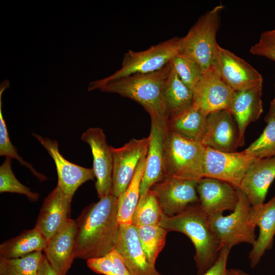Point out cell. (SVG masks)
<instances>
[{
  "instance_id": "d590c367",
  "label": "cell",
  "mask_w": 275,
  "mask_h": 275,
  "mask_svg": "<svg viewBox=\"0 0 275 275\" xmlns=\"http://www.w3.org/2000/svg\"><path fill=\"white\" fill-rule=\"evenodd\" d=\"M250 52L275 61V29L263 32L258 41L251 47Z\"/></svg>"
},
{
  "instance_id": "f546056e",
  "label": "cell",
  "mask_w": 275,
  "mask_h": 275,
  "mask_svg": "<svg viewBox=\"0 0 275 275\" xmlns=\"http://www.w3.org/2000/svg\"><path fill=\"white\" fill-rule=\"evenodd\" d=\"M42 252L16 258L0 257V275H37L44 256Z\"/></svg>"
},
{
  "instance_id": "3957f363",
  "label": "cell",
  "mask_w": 275,
  "mask_h": 275,
  "mask_svg": "<svg viewBox=\"0 0 275 275\" xmlns=\"http://www.w3.org/2000/svg\"><path fill=\"white\" fill-rule=\"evenodd\" d=\"M171 69L169 63L162 69L153 72L134 74L108 81L99 89L135 101L144 107L151 118L168 120L163 89Z\"/></svg>"
},
{
  "instance_id": "44dd1931",
  "label": "cell",
  "mask_w": 275,
  "mask_h": 275,
  "mask_svg": "<svg viewBox=\"0 0 275 275\" xmlns=\"http://www.w3.org/2000/svg\"><path fill=\"white\" fill-rule=\"evenodd\" d=\"M275 179V156L257 158L246 172L238 188L252 206L264 203L268 189Z\"/></svg>"
},
{
  "instance_id": "8992f818",
  "label": "cell",
  "mask_w": 275,
  "mask_h": 275,
  "mask_svg": "<svg viewBox=\"0 0 275 275\" xmlns=\"http://www.w3.org/2000/svg\"><path fill=\"white\" fill-rule=\"evenodd\" d=\"M181 38L174 37L153 45L146 50L129 49L123 57L122 66L112 75L91 82L88 91L99 89L106 82L136 73H148L159 70L179 53Z\"/></svg>"
},
{
  "instance_id": "4316f807",
  "label": "cell",
  "mask_w": 275,
  "mask_h": 275,
  "mask_svg": "<svg viewBox=\"0 0 275 275\" xmlns=\"http://www.w3.org/2000/svg\"><path fill=\"white\" fill-rule=\"evenodd\" d=\"M163 97L168 117L193 105V91L182 81L172 67L164 86Z\"/></svg>"
},
{
  "instance_id": "d4e9b609",
  "label": "cell",
  "mask_w": 275,
  "mask_h": 275,
  "mask_svg": "<svg viewBox=\"0 0 275 275\" xmlns=\"http://www.w3.org/2000/svg\"><path fill=\"white\" fill-rule=\"evenodd\" d=\"M47 240L36 227L25 230L0 245V257H22L35 252L44 251Z\"/></svg>"
},
{
  "instance_id": "484cf974",
  "label": "cell",
  "mask_w": 275,
  "mask_h": 275,
  "mask_svg": "<svg viewBox=\"0 0 275 275\" xmlns=\"http://www.w3.org/2000/svg\"><path fill=\"white\" fill-rule=\"evenodd\" d=\"M146 156H143L140 160L126 189L117 198V219L120 225L132 224V216L140 198L141 184L145 170Z\"/></svg>"
},
{
  "instance_id": "74e56055",
  "label": "cell",
  "mask_w": 275,
  "mask_h": 275,
  "mask_svg": "<svg viewBox=\"0 0 275 275\" xmlns=\"http://www.w3.org/2000/svg\"><path fill=\"white\" fill-rule=\"evenodd\" d=\"M37 275H57L44 255L39 265Z\"/></svg>"
},
{
  "instance_id": "4dcf8cb0",
  "label": "cell",
  "mask_w": 275,
  "mask_h": 275,
  "mask_svg": "<svg viewBox=\"0 0 275 275\" xmlns=\"http://www.w3.org/2000/svg\"><path fill=\"white\" fill-rule=\"evenodd\" d=\"M10 87L9 81L5 79L0 86V155L14 158L23 166L28 168L40 181L47 179L42 173L37 172L32 165L25 161L18 153L17 149L12 144L9 135L6 121L2 112V95L4 91Z\"/></svg>"
},
{
  "instance_id": "b9f144b4",
  "label": "cell",
  "mask_w": 275,
  "mask_h": 275,
  "mask_svg": "<svg viewBox=\"0 0 275 275\" xmlns=\"http://www.w3.org/2000/svg\"><path fill=\"white\" fill-rule=\"evenodd\" d=\"M228 275V274H227Z\"/></svg>"
},
{
  "instance_id": "d6986e66",
  "label": "cell",
  "mask_w": 275,
  "mask_h": 275,
  "mask_svg": "<svg viewBox=\"0 0 275 275\" xmlns=\"http://www.w3.org/2000/svg\"><path fill=\"white\" fill-rule=\"evenodd\" d=\"M75 221L69 218L49 240L44 255L57 275H67L75 258Z\"/></svg>"
},
{
  "instance_id": "7c38bea8",
  "label": "cell",
  "mask_w": 275,
  "mask_h": 275,
  "mask_svg": "<svg viewBox=\"0 0 275 275\" xmlns=\"http://www.w3.org/2000/svg\"><path fill=\"white\" fill-rule=\"evenodd\" d=\"M167 119L151 118V129L146 162L142 177L140 198L165 177V143L168 132Z\"/></svg>"
},
{
  "instance_id": "6da1fadb",
  "label": "cell",
  "mask_w": 275,
  "mask_h": 275,
  "mask_svg": "<svg viewBox=\"0 0 275 275\" xmlns=\"http://www.w3.org/2000/svg\"><path fill=\"white\" fill-rule=\"evenodd\" d=\"M75 221V258L105 256L115 249L120 224L117 198L112 194L85 208Z\"/></svg>"
},
{
  "instance_id": "e575fe53",
  "label": "cell",
  "mask_w": 275,
  "mask_h": 275,
  "mask_svg": "<svg viewBox=\"0 0 275 275\" xmlns=\"http://www.w3.org/2000/svg\"><path fill=\"white\" fill-rule=\"evenodd\" d=\"M11 159L6 157L0 166V193H17L25 195L31 201H37L39 194L32 191L15 177L11 168Z\"/></svg>"
},
{
  "instance_id": "60d3db41",
  "label": "cell",
  "mask_w": 275,
  "mask_h": 275,
  "mask_svg": "<svg viewBox=\"0 0 275 275\" xmlns=\"http://www.w3.org/2000/svg\"><path fill=\"white\" fill-rule=\"evenodd\" d=\"M271 103H275V81H274V97L272 100Z\"/></svg>"
},
{
  "instance_id": "5b68a950",
  "label": "cell",
  "mask_w": 275,
  "mask_h": 275,
  "mask_svg": "<svg viewBox=\"0 0 275 275\" xmlns=\"http://www.w3.org/2000/svg\"><path fill=\"white\" fill-rule=\"evenodd\" d=\"M205 148L201 142L168 130L164 150L166 177L197 181L204 177Z\"/></svg>"
},
{
  "instance_id": "2e32d148",
  "label": "cell",
  "mask_w": 275,
  "mask_h": 275,
  "mask_svg": "<svg viewBox=\"0 0 275 275\" xmlns=\"http://www.w3.org/2000/svg\"><path fill=\"white\" fill-rule=\"evenodd\" d=\"M53 159L58 175V186L70 199L77 189L86 181L94 180L93 169L87 168L74 164L66 159L60 153L58 142L48 138L33 133Z\"/></svg>"
},
{
  "instance_id": "ac0fdd59",
  "label": "cell",
  "mask_w": 275,
  "mask_h": 275,
  "mask_svg": "<svg viewBox=\"0 0 275 275\" xmlns=\"http://www.w3.org/2000/svg\"><path fill=\"white\" fill-rule=\"evenodd\" d=\"M115 249L122 256L130 275H162L146 258L133 224L120 225Z\"/></svg>"
},
{
  "instance_id": "f35d334b",
  "label": "cell",
  "mask_w": 275,
  "mask_h": 275,
  "mask_svg": "<svg viewBox=\"0 0 275 275\" xmlns=\"http://www.w3.org/2000/svg\"><path fill=\"white\" fill-rule=\"evenodd\" d=\"M228 275H252L240 269H230L227 270Z\"/></svg>"
},
{
  "instance_id": "52a82bcc",
  "label": "cell",
  "mask_w": 275,
  "mask_h": 275,
  "mask_svg": "<svg viewBox=\"0 0 275 275\" xmlns=\"http://www.w3.org/2000/svg\"><path fill=\"white\" fill-rule=\"evenodd\" d=\"M237 189L238 202L230 214L223 215L218 213L208 216L209 226L218 239L221 249L223 246L232 248L241 243L253 245L256 240V226L250 219L252 205L245 194Z\"/></svg>"
},
{
  "instance_id": "d6a6232c",
  "label": "cell",
  "mask_w": 275,
  "mask_h": 275,
  "mask_svg": "<svg viewBox=\"0 0 275 275\" xmlns=\"http://www.w3.org/2000/svg\"><path fill=\"white\" fill-rule=\"evenodd\" d=\"M87 264L94 272L104 275H130L123 258L115 249L104 256L88 259Z\"/></svg>"
},
{
  "instance_id": "cb8c5ba5",
  "label": "cell",
  "mask_w": 275,
  "mask_h": 275,
  "mask_svg": "<svg viewBox=\"0 0 275 275\" xmlns=\"http://www.w3.org/2000/svg\"><path fill=\"white\" fill-rule=\"evenodd\" d=\"M207 116L192 105L168 117V130L195 141L201 142L205 134Z\"/></svg>"
},
{
  "instance_id": "9a60e30c",
  "label": "cell",
  "mask_w": 275,
  "mask_h": 275,
  "mask_svg": "<svg viewBox=\"0 0 275 275\" xmlns=\"http://www.w3.org/2000/svg\"><path fill=\"white\" fill-rule=\"evenodd\" d=\"M201 143L205 147L222 152H236L241 147L237 122L228 109L207 116L206 131Z\"/></svg>"
},
{
  "instance_id": "f1b7e54d",
  "label": "cell",
  "mask_w": 275,
  "mask_h": 275,
  "mask_svg": "<svg viewBox=\"0 0 275 275\" xmlns=\"http://www.w3.org/2000/svg\"><path fill=\"white\" fill-rule=\"evenodd\" d=\"M135 227L144 253L150 263L155 266L156 259L165 245L168 231L160 226Z\"/></svg>"
},
{
  "instance_id": "8d00e7d4",
  "label": "cell",
  "mask_w": 275,
  "mask_h": 275,
  "mask_svg": "<svg viewBox=\"0 0 275 275\" xmlns=\"http://www.w3.org/2000/svg\"><path fill=\"white\" fill-rule=\"evenodd\" d=\"M231 249L228 246L221 248L216 261L201 275H227V263Z\"/></svg>"
},
{
  "instance_id": "836d02e7",
  "label": "cell",
  "mask_w": 275,
  "mask_h": 275,
  "mask_svg": "<svg viewBox=\"0 0 275 275\" xmlns=\"http://www.w3.org/2000/svg\"><path fill=\"white\" fill-rule=\"evenodd\" d=\"M170 63L182 81L193 91L203 72L200 66L181 53L176 55Z\"/></svg>"
},
{
  "instance_id": "1f68e13d",
  "label": "cell",
  "mask_w": 275,
  "mask_h": 275,
  "mask_svg": "<svg viewBox=\"0 0 275 275\" xmlns=\"http://www.w3.org/2000/svg\"><path fill=\"white\" fill-rule=\"evenodd\" d=\"M265 121L266 126L261 134L244 150L257 158L275 156V120L267 114Z\"/></svg>"
},
{
  "instance_id": "ab89813d",
  "label": "cell",
  "mask_w": 275,
  "mask_h": 275,
  "mask_svg": "<svg viewBox=\"0 0 275 275\" xmlns=\"http://www.w3.org/2000/svg\"><path fill=\"white\" fill-rule=\"evenodd\" d=\"M268 114L271 115L275 120V103L270 102Z\"/></svg>"
},
{
  "instance_id": "9c48e42d",
  "label": "cell",
  "mask_w": 275,
  "mask_h": 275,
  "mask_svg": "<svg viewBox=\"0 0 275 275\" xmlns=\"http://www.w3.org/2000/svg\"><path fill=\"white\" fill-rule=\"evenodd\" d=\"M149 138L132 139L120 148L112 147V194L118 198L129 185L139 163L147 154Z\"/></svg>"
},
{
  "instance_id": "7402d4cb",
  "label": "cell",
  "mask_w": 275,
  "mask_h": 275,
  "mask_svg": "<svg viewBox=\"0 0 275 275\" xmlns=\"http://www.w3.org/2000/svg\"><path fill=\"white\" fill-rule=\"evenodd\" d=\"M250 219L259 233L251 251L249 259L250 266L255 267L267 250L273 246L275 235V195L267 202L257 206H252Z\"/></svg>"
},
{
  "instance_id": "8fae6325",
  "label": "cell",
  "mask_w": 275,
  "mask_h": 275,
  "mask_svg": "<svg viewBox=\"0 0 275 275\" xmlns=\"http://www.w3.org/2000/svg\"><path fill=\"white\" fill-rule=\"evenodd\" d=\"M234 91L222 79L216 67L204 71L193 90V105L203 114L227 109Z\"/></svg>"
},
{
  "instance_id": "4fadbf2b",
  "label": "cell",
  "mask_w": 275,
  "mask_h": 275,
  "mask_svg": "<svg viewBox=\"0 0 275 275\" xmlns=\"http://www.w3.org/2000/svg\"><path fill=\"white\" fill-rule=\"evenodd\" d=\"M81 140L91 148L93 170L96 178L95 188L99 199L112 194L113 155L112 147L106 140L102 129L92 127L81 136Z\"/></svg>"
},
{
  "instance_id": "ffe728a7",
  "label": "cell",
  "mask_w": 275,
  "mask_h": 275,
  "mask_svg": "<svg viewBox=\"0 0 275 275\" xmlns=\"http://www.w3.org/2000/svg\"><path fill=\"white\" fill-rule=\"evenodd\" d=\"M70 199L58 185L45 199L35 225L49 240L66 224L70 210Z\"/></svg>"
},
{
  "instance_id": "30bf717a",
  "label": "cell",
  "mask_w": 275,
  "mask_h": 275,
  "mask_svg": "<svg viewBox=\"0 0 275 275\" xmlns=\"http://www.w3.org/2000/svg\"><path fill=\"white\" fill-rule=\"evenodd\" d=\"M198 182L167 176L151 189L155 193L163 214L173 216L200 203Z\"/></svg>"
},
{
  "instance_id": "ba28073f",
  "label": "cell",
  "mask_w": 275,
  "mask_h": 275,
  "mask_svg": "<svg viewBox=\"0 0 275 275\" xmlns=\"http://www.w3.org/2000/svg\"><path fill=\"white\" fill-rule=\"evenodd\" d=\"M256 159L244 150L227 152L206 147L204 177L218 179L238 188L246 172Z\"/></svg>"
},
{
  "instance_id": "7a4b0ae2",
  "label": "cell",
  "mask_w": 275,
  "mask_h": 275,
  "mask_svg": "<svg viewBox=\"0 0 275 275\" xmlns=\"http://www.w3.org/2000/svg\"><path fill=\"white\" fill-rule=\"evenodd\" d=\"M160 226L168 232L182 233L190 239L195 249L194 259L198 275L205 272L216 261L221 243L211 229L208 216L200 204L173 216L164 214Z\"/></svg>"
},
{
  "instance_id": "5bb4252c",
  "label": "cell",
  "mask_w": 275,
  "mask_h": 275,
  "mask_svg": "<svg viewBox=\"0 0 275 275\" xmlns=\"http://www.w3.org/2000/svg\"><path fill=\"white\" fill-rule=\"evenodd\" d=\"M216 67L224 81L234 91L262 84V75L249 63L218 44Z\"/></svg>"
},
{
  "instance_id": "603a6c76",
  "label": "cell",
  "mask_w": 275,
  "mask_h": 275,
  "mask_svg": "<svg viewBox=\"0 0 275 275\" xmlns=\"http://www.w3.org/2000/svg\"><path fill=\"white\" fill-rule=\"evenodd\" d=\"M262 84L240 91H234L228 109L236 120L239 131L241 147L244 144L247 127L256 121L262 115Z\"/></svg>"
},
{
  "instance_id": "e0dca14e",
  "label": "cell",
  "mask_w": 275,
  "mask_h": 275,
  "mask_svg": "<svg viewBox=\"0 0 275 275\" xmlns=\"http://www.w3.org/2000/svg\"><path fill=\"white\" fill-rule=\"evenodd\" d=\"M197 189L200 206L208 216L225 210L233 211L237 204V189L226 182L203 177Z\"/></svg>"
},
{
  "instance_id": "83f0119b",
  "label": "cell",
  "mask_w": 275,
  "mask_h": 275,
  "mask_svg": "<svg viewBox=\"0 0 275 275\" xmlns=\"http://www.w3.org/2000/svg\"><path fill=\"white\" fill-rule=\"evenodd\" d=\"M163 212L155 193L150 189L140 198L132 218V224L138 226H160Z\"/></svg>"
},
{
  "instance_id": "277c9868",
  "label": "cell",
  "mask_w": 275,
  "mask_h": 275,
  "mask_svg": "<svg viewBox=\"0 0 275 275\" xmlns=\"http://www.w3.org/2000/svg\"><path fill=\"white\" fill-rule=\"evenodd\" d=\"M224 7L218 5L202 15L181 38L179 53L196 61L203 72L214 66L218 44L216 35Z\"/></svg>"
}]
</instances>
